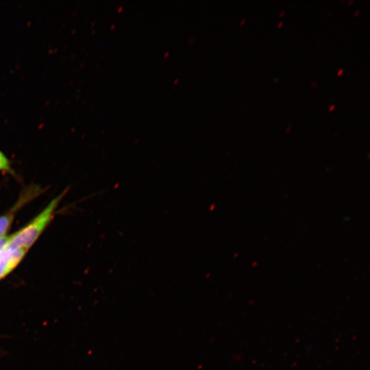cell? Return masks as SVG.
Segmentation results:
<instances>
[{"label": "cell", "mask_w": 370, "mask_h": 370, "mask_svg": "<svg viewBox=\"0 0 370 370\" xmlns=\"http://www.w3.org/2000/svg\"><path fill=\"white\" fill-rule=\"evenodd\" d=\"M63 196L64 194L62 193L54 198L27 225L10 236H8L7 245L27 250L51 221L55 210Z\"/></svg>", "instance_id": "6da1fadb"}, {"label": "cell", "mask_w": 370, "mask_h": 370, "mask_svg": "<svg viewBox=\"0 0 370 370\" xmlns=\"http://www.w3.org/2000/svg\"><path fill=\"white\" fill-rule=\"evenodd\" d=\"M27 250L6 245L0 250V280L9 274L21 262Z\"/></svg>", "instance_id": "7a4b0ae2"}, {"label": "cell", "mask_w": 370, "mask_h": 370, "mask_svg": "<svg viewBox=\"0 0 370 370\" xmlns=\"http://www.w3.org/2000/svg\"><path fill=\"white\" fill-rule=\"evenodd\" d=\"M14 218V213L6 214L0 217V238L5 236Z\"/></svg>", "instance_id": "3957f363"}, {"label": "cell", "mask_w": 370, "mask_h": 370, "mask_svg": "<svg viewBox=\"0 0 370 370\" xmlns=\"http://www.w3.org/2000/svg\"><path fill=\"white\" fill-rule=\"evenodd\" d=\"M0 171L10 172V162L5 155L0 151Z\"/></svg>", "instance_id": "277c9868"}, {"label": "cell", "mask_w": 370, "mask_h": 370, "mask_svg": "<svg viewBox=\"0 0 370 370\" xmlns=\"http://www.w3.org/2000/svg\"><path fill=\"white\" fill-rule=\"evenodd\" d=\"M343 73V69H339L338 71H337V75H341V74Z\"/></svg>", "instance_id": "5b68a950"}, {"label": "cell", "mask_w": 370, "mask_h": 370, "mask_svg": "<svg viewBox=\"0 0 370 370\" xmlns=\"http://www.w3.org/2000/svg\"><path fill=\"white\" fill-rule=\"evenodd\" d=\"M335 108V106L334 104L331 105L330 107H329V111H332L334 110Z\"/></svg>", "instance_id": "8992f818"}, {"label": "cell", "mask_w": 370, "mask_h": 370, "mask_svg": "<svg viewBox=\"0 0 370 370\" xmlns=\"http://www.w3.org/2000/svg\"><path fill=\"white\" fill-rule=\"evenodd\" d=\"M282 25H283V21L279 22L278 24V28L280 27Z\"/></svg>", "instance_id": "52a82bcc"}, {"label": "cell", "mask_w": 370, "mask_h": 370, "mask_svg": "<svg viewBox=\"0 0 370 370\" xmlns=\"http://www.w3.org/2000/svg\"><path fill=\"white\" fill-rule=\"evenodd\" d=\"M359 12H360V10H357L354 12V15L356 16L357 14H359Z\"/></svg>", "instance_id": "ba28073f"}, {"label": "cell", "mask_w": 370, "mask_h": 370, "mask_svg": "<svg viewBox=\"0 0 370 370\" xmlns=\"http://www.w3.org/2000/svg\"><path fill=\"white\" fill-rule=\"evenodd\" d=\"M317 85V82H313V83L311 84V86H312V87H314V86H316Z\"/></svg>", "instance_id": "9c48e42d"}, {"label": "cell", "mask_w": 370, "mask_h": 370, "mask_svg": "<svg viewBox=\"0 0 370 370\" xmlns=\"http://www.w3.org/2000/svg\"><path fill=\"white\" fill-rule=\"evenodd\" d=\"M285 12V10H282L280 13V16H282Z\"/></svg>", "instance_id": "30bf717a"}, {"label": "cell", "mask_w": 370, "mask_h": 370, "mask_svg": "<svg viewBox=\"0 0 370 370\" xmlns=\"http://www.w3.org/2000/svg\"><path fill=\"white\" fill-rule=\"evenodd\" d=\"M245 19L244 18V19H243V20L241 21V25H243V23H245Z\"/></svg>", "instance_id": "8fae6325"}, {"label": "cell", "mask_w": 370, "mask_h": 370, "mask_svg": "<svg viewBox=\"0 0 370 370\" xmlns=\"http://www.w3.org/2000/svg\"><path fill=\"white\" fill-rule=\"evenodd\" d=\"M352 2H353V0H350V1L348 2V3L350 4V3H352Z\"/></svg>", "instance_id": "7c38bea8"}, {"label": "cell", "mask_w": 370, "mask_h": 370, "mask_svg": "<svg viewBox=\"0 0 370 370\" xmlns=\"http://www.w3.org/2000/svg\"><path fill=\"white\" fill-rule=\"evenodd\" d=\"M289 130H290V125H289L288 127L287 128L286 131L288 132V131H289Z\"/></svg>", "instance_id": "4fadbf2b"}]
</instances>
